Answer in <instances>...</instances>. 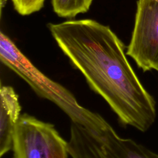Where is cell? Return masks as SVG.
Masks as SVG:
<instances>
[{
	"label": "cell",
	"instance_id": "obj_2",
	"mask_svg": "<svg viewBox=\"0 0 158 158\" xmlns=\"http://www.w3.org/2000/svg\"><path fill=\"white\" fill-rule=\"evenodd\" d=\"M0 59L38 96L59 107L70 118L71 122L91 129H98L109 123L98 113L81 106L68 89L40 71L2 31L0 33Z\"/></svg>",
	"mask_w": 158,
	"mask_h": 158
},
{
	"label": "cell",
	"instance_id": "obj_4",
	"mask_svg": "<svg viewBox=\"0 0 158 158\" xmlns=\"http://www.w3.org/2000/svg\"><path fill=\"white\" fill-rule=\"evenodd\" d=\"M12 158H68V142L54 125L21 114L12 142Z\"/></svg>",
	"mask_w": 158,
	"mask_h": 158
},
{
	"label": "cell",
	"instance_id": "obj_9",
	"mask_svg": "<svg viewBox=\"0 0 158 158\" xmlns=\"http://www.w3.org/2000/svg\"><path fill=\"white\" fill-rule=\"evenodd\" d=\"M2 1H3V0H1V8H2V5H3V4H2Z\"/></svg>",
	"mask_w": 158,
	"mask_h": 158
},
{
	"label": "cell",
	"instance_id": "obj_5",
	"mask_svg": "<svg viewBox=\"0 0 158 158\" xmlns=\"http://www.w3.org/2000/svg\"><path fill=\"white\" fill-rule=\"evenodd\" d=\"M143 72H158V2L138 0L135 25L126 52Z\"/></svg>",
	"mask_w": 158,
	"mask_h": 158
},
{
	"label": "cell",
	"instance_id": "obj_1",
	"mask_svg": "<svg viewBox=\"0 0 158 158\" xmlns=\"http://www.w3.org/2000/svg\"><path fill=\"white\" fill-rule=\"evenodd\" d=\"M48 27L61 51L119 122L146 131L156 118V101L128 62L124 44L110 27L92 19L49 23Z\"/></svg>",
	"mask_w": 158,
	"mask_h": 158
},
{
	"label": "cell",
	"instance_id": "obj_10",
	"mask_svg": "<svg viewBox=\"0 0 158 158\" xmlns=\"http://www.w3.org/2000/svg\"><path fill=\"white\" fill-rule=\"evenodd\" d=\"M156 1H157V2H158V0H156Z\"/></svg>",
	"mask_w": 158,
	"mask_h": 158
},
{
	"label": "cell",
	"instance_id": "obj_8",
	"mask_svg": "<svg viewBox=\"0 0 158 158\" xmlns=\"http://www.w3.org/2000/svg\"><path fill=\"white\" fill-rule=\"evenodd\" d=\"M45 0H11L15 10L22 15H28L41 9Z\"/></svg>",
	"mask_w": 158,
	"mask_h": 158
},
{
	"label": "cell",
	"instance_id": "obj_3",
	"mask_svg": "<svg viewBox=\"0 0 158 158\" xmlns=\"http://www.w3.org/2000/svg\"><path fill=\"white\" fill-rule=\"evenodd\" d=\"M68 149L72 158H158L144 146L120 137L109 123L91 129L71 122Z\"/></svg>",
	"mask_w": 158,
	"mask_h": 158
},
{
	"label": "cell",
	"instance_id": "obj_6",
	"mask_svg": "<svg viewBox=\"0 0 158 158\" xmlns=\"http://www.w3.org/2000/svg\"><path fill=\"white\" fill-rule=\"evenodd\" d=\"M19 97L11 86L1 85L0 89V157L12 150L13 137L20 117Z\"/></svg>",
	"mask_w": 158,
	"mask_h": 158
},
{
	"label": "cell",
	"instance_id": "obj_7",
	"mask_svg": "<svg viewBox=\"0 0 158 158\" xmlns=\"http://www.w3.org/2000/svg\"><path fill=\"white\" fill-rule=\"evenodd\" d=\"M93 0H51L54 12L60 17L73 18L85 13L90 8Z\"/></svg>",
	"mask_w": 158,
	"mask_h": 158
}]
</instances>
